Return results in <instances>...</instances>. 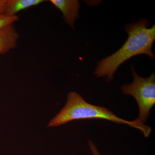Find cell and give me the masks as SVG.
I'll return each mask as SVG.
<instances>
[{"label":"cell","mask_w":155,"mask_h":155,"mask_svg":"<svg viewBox=\"0 0 155 155\" xmlns=\"http://www.w3.org/2000/svg\"><path fill=\"white\" fill-rule=\"evenodd\" d=\"M150 25L147 19L143 18L125 25V31L128 35L126 42L116 52L98 62L94 75L97 78H105L106 81L110 82L118 68L130 58L145 54L152 60L154 59L152 48L155 40V26L150 28Z\"/></svg>","instance_id":"obj_1"},{"label":"cell","mask_w":155,"mask_h":155,"mask_svg":"<svg viewBox=\"0 0 155 155\" xmlns=\"http://www.w3.org/2000/svg\"><path fill=\"white\" fill-rule=\"evenodd\" d=\"M100 119L127 125L140 130L145 137L149 136L151 128L136 119L127 121L119 118L107 108L91 104L77 92H69L65 106L49 122L48 127H58L73 120Z\"/></svg>","instance_id":"obj_2"},{"label":"cell","mask_w":155,"mask_h":155,"mask_svg":"<svg viewBox=\"0 0 155 155\" xmlns=\"http://www.w3.org/2000/svg\"><path fill=\"white\" fill-rule=\"evenodd\" d=\"M131 70L133 82L123 84L121 90L123 94L130 95L135 98L139 110V115L137 119L144 123L155 104V73L147 78L141 77L137 74L132 64Z\"/></svg>","instance_id":"obj_3"},{"label":"cell","mask_w":155,"mask_h":155,"mask_svg":"<svg viewBox=\"0 0 155 155\" xmlns=\"http://www.w3.org/2000/svg\"><path fill=\"white\" fill-rule=\"evenodd\" d=\"M49 2L63 14L66 23L74 29L75 21L79 17L80 3L77 0H51Z\"/></svg>","instance_id":"obj_4"},{"label":"cell","mask_w":155,"mask_h":155,"mask_svg":"<svg viewBox=\"0 0 155 155\" xmlns=\"http://www.w3.org/2000/svg\"><path fill=\"white\" fill-rule=\"evenodd\" d=\"M19 37L15 23L0 29V55L5 54L15 48Z\"/></svg>","instance_id":"obj_5"},{"label":"cell","mask_w":155,"mask_h":155,"mask_svg":"<svg viewBox=\"0 0 155 155\" xmlns=\"http://www.w3.org/2000/svg\"><path fill=\"white\" fill-rule=\"evenodd\" d=\"M47 2L45 0H7L5 15L13 17L22 10Z\"/></svg>","instance_id":"obj_6"},{"label":"cell","mask_w":155,"mask_h":155,"mask_svg":"<svg viewBox=\"0 0 155 155\" xmlns=\"http://www.w3.org/2000/svg\"><path fill=\"white\" fill-rule=\"evenodd\" d=\"M19 20V17L17 15L10 17L5 14L0 15V29L4 28L7 25L15 23Z\"/></svg>","instance_id":"obj_7"},{"label":"cell","mask_w":155,"mask_h":155,"mask_svg":"<svg viewBox=\"0 0 155 155\" xmlns=\"http://www.w3.org/2000/svg\"><path fill=\"white\" fill-rule=\"evenodd\" d=\"M88 143L90 149L93 154L94 155H101L99 151L98 150L96 146L94 144V143L90 140H88Z\"/></svg>","instance_id":"obj_8"},{"label":"cell","mask_w":155,"mask_h":155,"mask_svg":"<svg viewBox=\"0 0 155 155\" xmlns=\"http://www.w3.org/2000/svg\"><path fill=\"white\" fill-rule=\"evenodd\" d=\"M7 0H0V15L5 14Z\"/></svg>","instance_id":"obj_9"}]
</instances>
